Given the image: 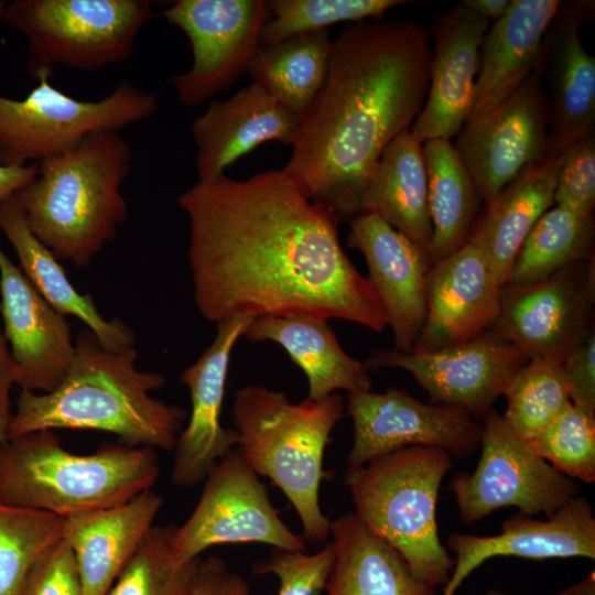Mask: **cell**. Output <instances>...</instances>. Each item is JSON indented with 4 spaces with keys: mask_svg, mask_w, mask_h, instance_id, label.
Instances as JSON below:
<instances>
[{
    "mask_svg": "<svg viewBox=\"0 0 595 595\" xmlns=\"http://www.w3.org/2000/svg\"><path fill=\"white\" fill-rule=\"evenodd\" d=\"M512 0H464L465 8L483 17L487 21H498L508 11Z\"/></svg>",
    "mask_w": 595,
    "mask_h": 595,
    "instance_id": "47",
    "label": "cell"
},
{
    "mask_svg": "<svg viewBox=\"0 0 595 595\" xmlns=\"http://www.w3.org/2000/svg\"><path fill=\"white\" fill-rule=\"evenodd\" d=\"M162 15L191 44L193 63L171 84L180 102L198 107L249 71L270 18L263 0H176Z\"/></svg>",
    "mask_w": 595,
    "mask_h": 595,
    "instance_id": "12",
    "label": "cell"
},
{
    "mask_svg": "<svg viewBox=\"0 0 595 595\" xmlns=\"http://www.w3.org/2000/svg\"><path fill=\"white\" fill-rule=\"evenodd\" d=\"M19 369L13 360L7 339L0 326V445L9 439L12 418L10 410V391L19 383Z\"/></svg>",
    "mask_w": 595,
    "mask_h": 595,
    "instance_id": "45",
    "label": "cell"
},
{
    "mask_svg": "<svg viewBox=\"0 0 595 595\" xmlns=\"http://www.w3.org/2000/svg\"><path fill=\"white\" fill-rule=\"evenodd\" d=\"M431 57L430 31L415 21L354 22L333 40L326 79L282 171L339 221L365 213L382 152L422 110Z\"/></svg>",
    "mask_w": 595,
    "mask_h": 595,
    "instance_id": "2",
    "label": "cell"
},
{
    "mask_svg": "<svg viewBox=\"0 0 595 595\" xmlns=\"http://www.w3.org/2000/svg\"><path fill=\"white\" fill-rule=\"evenodd\" d=\"M344 411L338 392L293 403L283 392L248 385L234 397L236 451L258 476L282 490L299 516L303 537L317 543L331 537L332 520L321 509L320 486L331 474L324 469V454Z\"/></svg>",
    "mask_w": 595,
    "mask_h": 595,
    "instance_id": "5",
    "label": "cell"
},
{
    "mask_svg": "<svg viewBox=\"0 0 595 595\" xmlns=\"http://www.w3.org/2000/svg\"><path fill=\"white\" fill-rule=\"evenodd\" d=\"M159 469L151 447L105 444L91 454H74L54 431H36L0 445V500L65 518L152 489Z\"/></svg>",
    "mask_w": 595,
    "mask_h": 595,
    "instance_id": "6",
    "label": "cell"
},
{
    "mask_svg": "<svg viewBox=\"0 0 595 595\" xmlns=\"http://www.w3.org/2000/svg\"><path fill=\"white\" fill-rule=\"evenodd\" d=\"M137 359L134 347L110 350L90 329L82 331L73 363L54 390H21L9 439L44 430H94L129 446L174 451L188 412L151 396L165 378L139 370Z\"/></svg>",
    "mask_w": 595,
    "mask_h": 595,
    "instance_id": "3",
    "label": "cell"
},
{
    "mask_svg": "<svg viewBox=\"0 0 595 595\" xmlns=\"http://www.w3.org/2000/svg\"><path fill=\"white\" fill-rule=\"evenodd\" d=\"M332 42L322 30L261 45L248 71L252 84L300 118L326 79Z\"/></svg>",
    "mask_w": 595,
    "mask_h": 595,
    "instance_id": "33",
    "label": "cell"
},
{
    "mask_svg": "<svg viewBox=\"0 0 595 595\" xmlns=\"http://www.w3.org/2000/svg\"><path fill=\"white\" fill-rule=\"evenodd\" d=\"M333 561L331 542L312 554L273 548L267 560L253 563L252 570L258 575L272 574L278 578L277 595H323Z\"/></svg>",
    "mask_w": 595,
    "mask_h": 595,
    "instance_id": "40",
    "label": "cell"
},
{
    "mask_svg": "<svg viewBox=\"0 0 595 595\" xmlns=\"http://www.w3.org/2000/svg\"><path fill=\"white\" fill-rule=\"evenodd\" d=\"M149 0H12L0 18L29 45L31 77L54 66L95 71L129 58L153 18Z\"/></svg>",
    "mask_w": 595,
    "mask_h": 595,
    "instance_id": "8",
    "label": "cell"
},
{
    "mask_svg": "<svg viewBox=\"0 0 595 595\" xmlns=\"http://www.w3.org/2000/svg\"><path fill=\"white\" fill-rule=\"evenodd\" d=\"M594 235L593 215L553 205L526 237L506 285L521 286L544 280L594 256Z\"/></svg>",
    "mask_w": 595,
    "mask_h": 595,
    "instance_id": "34",
    "label": "cell"
},
{
    "mask_svg": "<svg viewBox=\"0 0 595 595\" xmlns=\"http://www.w3.org/2000/svg\"><path fill=\"white\" fill-rule=\"evenodd\" d=\"M500 291L484 256L468 241L432 263L426 316L412 351L456 346L488 331L499 312Z\"/></svg>",
    "mask_w": 595,
    "mask_h": 595,
    "instance_id": "22",
    "label": "cell"
},
{
    "mask_svg": "<svg viewBox=\"0 0 595 595\" xmlns=\"http://www.w3.org/2000/svg\"><path fill=\"white\" fill-rule=\"evenodd\" d=\"M0 230L14 249L19 268L54 310L79 318L110 350L134 347L132 329L119 318H104L93 298L75 289L56 257L30 231L12 198L0 208Z\"/></svg>",
    "mask_w": 595,
    "mask_h": 595,
    "instance_id": "31",
    "label": "cell"
},
{
    "mask_svg": "<svg viewBox=\"0 0 595 595\" xmlns=\"http://www.w3.org/2000/svg\"><path fill=\"white\" fill-rule=\"evenodd\" d=\"M484 205L551 154L548 102L537 68L490 111L468 119L454 144Z\"/></svg>",
    "mask_w": 595,
    "mask_h": 595,
    "instance_id": "14",
    "label": "cell"
},
{
    "mask_svg": "<svg viewBox=\"0 0 595 595\" xmlns=\"http://www.w3.org/2000/svg\"><path fill=\"white\" fill-rule=\"evenodd\" d=\"M484 595H508V594L498 589H488Z\"/></svg>",
    "mask_w": 595,
    "mask_h": 595,
    "instance_id": "49",
    "label": "cell"
},
{
    "mask_svg": "<svg viewBox=\"0 0 595 595\" xmlns=\"http://www.w3.org/2000/svg\"><path fill=\"white\" fill-rule=\"evenodd\" d=\"M556 595H595V575L592 572L586 578Z\"/></svg>",
    "mask_w": 595,
    "mask_h": 595,
    "instance_id": "48",
    "label": "cell"
},
{
    "mask_svg": "<svg viewBox=\"0 0 595 595\" xmlns=\"http://www.w3.org/2000/svg\"><path fill=\"white\" fill-rule=\"evenodd\" d=\"M345 408L354 428L348 467L408 446L439 447L452 458H464L482 441L483 425L468 411L424 403L403 389L349 392Z\"/></svg>",
    "mask_w": 595,
    "mask_h": 595,
    "instance_id": "15",
    "label": "cell"
},
{
    "mask_svg": "<svg viewBox=\"0 0 595 595\" xmlns=\"http://www.w3.org/2000/svg\"><path fill=\"white\" fill-rule=\"evenodd\" d=\"M37 174V163L26 165L0 164V208Z\"/></svg>",
    "mask_w": 595,
    "mask_h": 595,
    "instance_id": "46",
    "label": "cell"
},
{
    "mask_svg": "<svg viewBox=\"0 0 595 595\" xmlns=\"http://www.w3.org/2000/svg\"><path fill=\"white\" fill-rule=\"evenodd\" d=\"M562 153H551L523 171L478 215L468 242L484 256L497 283L507 284L526 237L554 205Z\"/></svg>",
    "mask_w": 595,
    "mask_h": 595,
    "instance_id": "27",
    "label": "cell"
},
{
    "mask_svg": "<svg viewBox=\"0 0 595 595\" xmlns=\"http://www.w3.org/2000/svg\"><path fill=\"white\" fill-rule=\"evenodd\" d=\"M423 154L432 225L429 253L432 264L468 241L483 202L451 140L432 139L423 142Z\"/></svg>",
    "mask_w": 595,
    "mask_h": 595,
    "instance_id": "32",
    "label": "cell"
},
{
    "mask_svg": "<svg viewBox=\"0 0 595 595\" xmlns=\"http://www.w3.org/2000/svg\"><path fill=\"white\" fill-rule=\"evenodd\" d=\"M593 12L594 1H561L539 50L534 68L548 85L551 153L595 131V58L580 35Z\"/></svg>",
    "mask_w": 595,
    "mask_h": 595,
    "instance_id": "18",
    "label": "cell"
},
{
    "mask_svg": "<svg viewBox=\"0 0 595 595\" xmlns=\"http://www.w3.org/2000/svg\"><path fill=\"white\" fill-rule=\"evenodd\" d=\"M186 595H250L246 580L216 555L197 559Z\"/></svg>",
    "mask_w": 595,
    "mask_h": 595,
    "instance_id": "44",
    "label": "cell"
},
{
    "mask_svg": "<svg viewBox=\"0 0 595 595\" xmlns=\"http://www.w3.org/2000/svg\"><path fill=\"white\" fill-rule=\"evenodd\" d=\"M594 256L566 266L544 280L505 285L489 331L519 347L528 358L561 364L594 329Z\"/></svg>",
    "mask_w": 595,
    "mask_h": 595,
    "instance_id": "13",
    "label": "cell"
},
{
    "mask_svg": "<svg viewBox=\"0 0 595 595\" xmlns=\"http://www.w3.org/2000/svg\"><path fill=\"white\" fill-rule=\"evenodd\" d=\"M63 534L64 518L0 500V595H17L31 565Z\"/></svg>",
    "mask_w": 595,
    "mask_h": 595,
    "instance_id": "36",
    "label": "cell"
},
{
    "mask_svg": "<svg viewBox=\"0 0 595 595\" xmlns=\"http://www.w3.org/2000/svg\"><path fill=\"white\" fill-rule=\"evenodd\" d=\"M348 223L347 245L366 260L367 279L391 327L394 349L411 353L426 316L429 256L375 214Z\"/></svg>",
    "mask_w": 595,
    "mask_h": 595,
    "instance_id": "21",
    "label": "cell"
},
{
    "mask_svg": "<svg viewBox=\"0 0 595 595\" xmlns=\"http://www.w3.org/2000/svg\"><path fill=\"white\" fill-rule=\"evenodd\" d=\"M177 204L190 223L195 303L207 321L309 315L377 333L388 326L340 245L338 218L282 170L198 181Z\"/></svg>",
    "mask_w": 595,
    "mask_h": 595,
    "instance_id": "1",
    "label": "cell"
},
{
    "mask_svg": "<svg viewBox=\"0 0 595 595\" xmlns=\"http://www.w3.org/2000/svg\"><path fill=\"white\" fill-rule=\"evenodd\" d=\"M173 528L153 526L106 595H186L197 559L183 563L174 556Z\"/></svg>",
    "mask_w": 595,
    "mask_h": 595,
    "instance_id": "37",
    "label": "cell"
},
{
    "mask_svg": "<svg viewBox=\"0 0 595 595\" xmlns=\"http://www.w3.org/2000/svg\"><path fill=\"white\" fill-rule=\"evenodd\" d=\"M504 396L509 428L533 440L572 402L559 364L532 357L513 375Z\"/></svg>",
    "mask_w": 595,
    "mask_h": 595,
    "instance_id": "35",
    "label": "cell"
},
{
    "mask_svg": "<svg viewBox=\"0 0 595 595\" xmlns=\"http://www.w3.org/2000/svg\"><path fill=\"white\" fill-rule=\"evenodd\" d=\"M571 402L595 414V331L560 364Z\"/></svg>",
    "mask_w": 595,
    "mask_h": 595,
    "instance_id": "43",
    "label": "cell"
},
{
    "mask_svg": "<svg viewBox=\"0 0 595 595\" xmlns=\"http://www.w3.org/2000/svg\"><path fill=\"white\" fill-rule=\"evenodd\" d=\"M560 4V0H512L507 13L489 25L479 50L475 98L468 119L490 111L531 74Z\"/></svg>",
    "mask_w": 595,
    "mask_h": 595,
    "instance_id": "26",
    "label": "cell"
},
{
    "mask_svg": "<svg viewBox=\"0 0 595 595\" xmlns=\"http://www.w3.org/2000/svg\"><path fill=\"white\" fill-rule=\"evenodd\" d=\"M334 561L326 595H436L401 554L354 512L332 520Z\"/></svg>",
    "mask_w": 595,
    "mask_h": 595,
    "instance_id": "29",
    "label": "cell"
},
{
    "mask_svg": "<svg viewBox=\"0 0 595 595\" xmlns=\"http://www.w3.org/2000/svg\"><path fill=\"white\" fill-rule=\"evenodd\" d=\"M482 454L473 473L456 474L450 485L462 521L473 523L501 508L553 516L575 498V480L542 458L490 408L483 415Z\"/></svg>",
    "mask_w": 595,
    "mask_h": 595,
    "instance_id": "10",
    "label": "cell"
},
{
    "mask_svg": "<svg viewBox=\"0 0 595 595\" xmlns=\"http://www.w3.org/2000/svg\"><path fill=\"white\" fill-rule=\"evenodd\" d=\"M163 504L148 489L121 505L64 518L63 539L74 553L83 595H106Z\"/></svg>",
    "mask_w": 595,
    "mask_h": 595,
    "instance_id": "25",
    "label": "cell"
},
{
    "mask_svg": "<svg viewBox=\"0 0 595 595\" xmlns=\"http://www.w3.org/2000/svg\"><path fill=\"white\" fill-rule=\"evenodd\" d=\"M532 448L562 474L595 480V414L571 403L539 435Z\"/></svg>",
    "mask_w": 595,
    "mask_h": 595,
    "instance_id": "39",
    "label": "cell"
},
{
    "mask_svg": "<svg viewBox=\"0 0 595 595\" xmlns=\"http://www.w3.org/2000/svg\"><path fill=\"white\" fill-rule=\"evenodd\" d=\"M452 464L442 448L408 446L348 467L344 479L354 513L434 587L446 584L454 566L436 524L440 486Z\"/></svg>",
    "mask_w": 595,
    "mask_h": 595,
    "instance_id": "7",
    "label": "cell"
},
{
    "mask_svg": "<svg viewBox=\"0 0 595 595\" xmlns=\"http://www.w3.org/2000/svg\"><path fill=\"white\" fill-rule=\"evenodd\" d=\"M250 342H273L304 372L310 399H322L338 390L369 391L371 379L365 363L349 356L339 345L327 320L309 315L263 316L245 332Z\"/></svg>",
    "mask_w": 595,
    "mask_h": 595,
    "instance_id": "28",
    "label": "cell"
},
{
    "mask_svg": "<svg viewBox=\"0 0 595 595\" xmlns=\"http://www.w3.org/2000/svg\"><path fill=\"white\" fill-rule=\"evenodd\" d=\"M249 542L306 551L303 538L280 518L259 476L234 450L208 472L193 512L173 528L171 548L186 563L210 547Z\"/></svg>",
    "mask_w": 595,
    "mask_h": 595,
    "instance_id": "11",
    "label": "cell"
},
{
    "mask_svg": "<svg viewBox=\"0 0 595 595\" xmlns=\"http://www.w3.org/2000/svg\"><path fill=\"white\" fill-rule=\"evenodd\" d=\"M490 22L463 4L436 13L431 25L428 95L412 134L422 143L457 136L472 112L479 50Z\"/></svg>",
    "mask_w": 595,
    "mask_h": 595,
    "instance_id": "19",
    "label": "cell"
},
{
    "mask_svg": "<svg viewBox=\"0 0 595 595\" xmlns=\"http://www.w3.org/2000/svg\"><path fill=\"white\" fill-rule=\"evenodd\" d=\"M554 205L593 215L595 208V131L562 152L556 175Z\"/></svg>",
    "mask_w": 595,
    "mask_h": 595,
    "instance_id": "41",
    "label": "cell"
},
{
    "mask_svg": "<svg viewBox=\"0 0 595 595\" xmlns=\"http://www.w3.org/2000/svg\"><path fill=\"white\" fill-rule=\"evenodd\" d=\"M17 595H83L76 560L64 539L35 560Z\"/></svg>",
    "mask_w": 595,
    "mask_h": 595,
    "instance_id": "42",
    "label": "cell"
},
{
    "mask_svg": "<svg viewBox=\"0 0 595 595\" xmlns=\"http://www.w3.org/2000/svg\"><path fill=\"white\" fill-rule=\"evenodd\" d=\"M402 0H272L270 18L261 32V45L328 30L339 22L379 20L388 10L409 3Z\"/></svg>",
    "mask_w": 595,
    "mask_h": 595,
    "instance_id": "38",
    "label": "cell"
},
{
    "mask_svg": "<svg viewBox=\"0 0 595 595\" xmlns=\"http://www.w3.org/2000/svg\"><path fill=\"white\" fill-rule=\"evenodd\" d=\"M253 320L232 317L217 323L213 343L180 376L190 391L191 412L173 451L174 486L201 484L213 466L236 448L237 432L221 425L220 413L232 349Z\"/></svg>",
    "mask_w": 595,
    "mask_h": 595,
    "instance_id": "17",
    "label": "cell"
},
{
    "mask_svg": "<svg viewBox=\"0 0 595 595\" xmlns=\"http://www.w3.org/2000/svg\"><path fill=\"white\" fill-rule=\"evenodd\" d=\"M300 118L250 84L225 100H213L191 126L198 181H213L238 159L268 141L292 145Z\"/></svg>",
    "mask_w": 595,
    "mask_h": 595,
    "instance_id": "24",
    "label": "cell"
},
{
    "mask_svg": "<svg viewBox=\"0 0 595 595\" xmlns=\"http://www.w3.org/2000/svg\"><path fill=\"white\" fill-rule=\"evenodd\" d=\"M131 169L120 131H96L39 162L36 176L12 199L58 261L86 267L128 218L121 186Z\"/></svg>",
    "mask_w": 595,
    "mask_h": 595,
    "instance_id": "4",
    "label": "cell"
},
{
    "mask_svg": "<svg viewBox=\"0 0 595 595\" xmlns=\"http://www.w3.org/2000/svg\"><path fill=\"white\" fill-rule=\"evenodd\" d=\"M364 207L429 256L432 225L423 143L411 129L399 133L382 152Z\"/></svg>",
    "mask_w": 595,
    "mask_h": 595,
    "instance_id": "30",
    "label": "cell"
},
{
    "mask_svg": "<svg viewBox=\"0 0 595 595\" xmlns=\"http://www.w3.org/2000/svg\"><path fill=\"white\" fill-rule=\"evenodd\" d=\"M3 335L19 369L21 390L46 393L66 376L75 342L65 316L37 292L0 246Z\"/></svg>",
    "mask_w": 595,
    "mask_h": 595,
    "instance_id": "20",
    "label": "cell"
},
{
    "mask_svg": "<svg viewBox=\"0 0 595 595\" xmlns=\"http://www.w3.org/2000/svg\"><path fill=\"white\" fill-rule=\"evenodd\" d=\"M51 75L48 71L33 75L37 84L22 99L0 95L1 165L39 163L89 133L121 131L158 109V95L128 79L99 100H80L54 87Z\"/></svg>",
    "mask_w": 595,
    "mask_h": 595,
    "instance_id": "9",
    "label": "cell"
},
{
    "mask_svg": "<svg viewBox=\"0 0 595 595\" xmlns=\"http://www.w3.org/2000/svg\"><path fill=\"white\" fill-rule=\"evenodd\" d=\"M447 543L456 560L443 595H454L462 582L490 558L595 559V519L589 502L575 497L545 521L518 513L502 523L499 534L454 533Z\"/></svg>",
    "mask_w": 595,
    "mask_h": 595,
    "instance_id": "23",
    "label": "cell"
},
{
    "mask_svg": "<svg viewBox=\"0 0 595 595\" xmlns=\"http://www.w3.org/2000/svg\"><path fill=\"white\" fill-rule=\"evenodd\" d=\"M528 360L519 347L488 329L469 342L435 351L377 349L364 363L368 369H403L428 392L431 403L457 407L482 418Z\"/></svg>",
    "mask_w": 595,
    "mask_h": 595,
    "instance_id": "16",
    "label": "cell"
}]
</instances>
